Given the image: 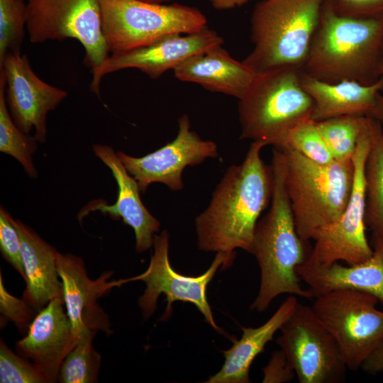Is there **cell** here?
<instances>
[{
	"label": "cell",
	"mask_w": 383,
	"mask_h": 383,
	"mask_svg": "<svg viewBox=\"0 0 383 383\" xmlns=\"http://www.w3.org/2000/svg\"><path fill=\"white\" fill-rule=\"evenodd\" d=\"M264 146L252 142L243 161L226 170L208 206L195 218L199 250L250 252L256 224L271 202L274 187L272 167L261 157Z\"/></svg>",
	"instance_id": "6da1fadb"
},
{
	"label": "cell",
	"mask_w": 383,
	"mask_h": 383,
	"mask_svg": "<svg viewBox=\"0 0 383 383\" xmlns=\"http://www.w3.org/2000/svg\"><path fill=\"white\" fill-rule=\"evenodd\" d=\"M371 246L372 255L364 262L324 266L308 259L296 272L314 298L333 290L352 289L370 294L383 305V239L372 234Z\"/></svg>",
	"instance_id": "d6986e66"
},
{
	"label": "cell",
	"mask_w": 383,
	"mask_h": 383,
	"mask_svg": "<svg viewBox=\"0 0 383 383\" xmlns=\"http://www.w3.org/2000/svg\"><path fill=\"white\" fill-rule=\"evenodd\" d=\"M300 76L290 67L257 73L238 102L240 139L281 148L296 126L312 119L314 103Z\"/></svg>",
	"instance_id": "5b68a950"
},
{
	"label": "cell",
	"mask_w": 383,
	"mask_h": 383,
	"mask_svg": "<svg viewBox=\"0 0 383 383\" xmlns=\"http://www.w3.org/2000/svg\"><path fill=\"white\" fill-rule=\"evenodd\" d=\"M117 155L144 193L152 183H162L173 192L182 189L185 167L216 158L218 152L213 141L201 139L191 129L189 116L183 114L178 119L177 136L171 142L143 157H133L121 151Z\"/></svg>",
	"instance_id": "4fadbf2b"
},
{
	"label": "cell",
	"mask_w": 383,
	"mask_h": 383,
	"mask_svg": "<svg viewBox=\"0 0 383 383\" xmlns=\"http://www.w3.org/2000/svg\"><path fill=\"white\" fill-rule=\"evenodd\" d=\"M301 84L314 103L315 121L343 116H366L383 89V79L372 84L343 80L327 82L313 78L301 70Z\"/></svg>",
	"instance_id": "7402d4cb"
},
{
	"label": "cell",
	"mask_w": 383,
	"mask_h": 383,
	"mask_svg": "<svg viewBox=\"0 0 383 383\" xmlns=\"http://www.w3.org/2000/svg\"><path fill=\"white\" fill-rule=\"evenodd\" d=\"M379 69L380 77L383 79V41H382V47H381V51H380ZM382 94H383V89L382 91Z\"/></svg>",
	"instance_id": "74e56055"
},
{
	"label": "cell",
	"mask_w": 383,
	"mask_h": 383,
	"mask_svg": "<svg viewBox=\"0 0 383 383\" xmlns=\"http://www.w3.org/2000/svg\"><path fill=\"white\" fill-rule=\"evenodd\" d=\"M0 72L5 76L6 101L13 121L26 134L34 130L37 141L44 142L48 113L67 97V92L40 79L26 55H6Z\"/></svg>",
	"instance_id": "9a60e30c"
},
{
	"label": "cell",
	"mask_w": 383,
	"mask_h": 383,
	"mask_svg": "<svg viewBox=\"0 0 383 383\" xmlns=\"http://www.w3.org/2000/svg\"><path fill=\"white\" fill-rule=\"evenodd\" d=\"M180 81L198 84L206 89L241 99L257 73L232 57L219 45L187 58L173 70Z\"/></svg>",
	"instance_id": "ffe728a7"
},
{
	"label": "cell",
	"mask_w": 383,
	"mask_h": 383,
	"mask_svg": "<svg viewBox=\"0 0 383 383\" xmlns=\"http://www.w3.org/2000/svg\"><path fill=\"white\" fill-rule=\"evenodd\" d=\"M57 267L62 282L66 312L76 341L88 330L111 335L109 317L98 299L108 294L112 288L124 284L123 279L109 281L112 272H105L96 279H91L82 259L72 254L58 252Z\"/></svg>",
	"instance_id": "2e32d148"
},
{
	"label": "cell",
	"mask_w": 383,
	"mask_h": 383,
	"mask_svg": "<svg viewBox=\"0 0 383 383\" xmlns=\"http://www.w3.org/2000/svg\"><path fill=\"white\" fill-rule=\"evenodd\" d=\"M383 16L352 18L324 5L301 70L327 82L343 80L372 84L379 81Z\"/></svg>",
	"instance_id": "3957f363"
},
{
	"label": "cell",
	"mask_w": 383,
	"mask_h": 383,
	"mask_svg": "<svg viewBox=\"0 0 383 383\" xmlns=\"http://www.w3.org/2000/svg\"><path fill=\"white\" fill-rule=\"evenodd\" d=\"M276 342L300 383H340L348 370L338 345L311 306L298 302Z\"/></svg>",
	"instance_id": "30bf717a"
},
{
	"label": "cell",
	"mask_w": 383,
	"mask_h": 383,
	"mask_svg": "<svg viewBox=\"0 0 383 383\" xmlns=\"http://www.w3.org/2000/svg\"><path fill=\"white\" fill-rule=\"evenodd\" d=\"M26 30L33 43L77 40L91 70L109 57L99 0H26Z\"/></svg>",
	"instance_id": "9c48e42d"
},
{
	"label": "cell",
	"mask_w": 383,
	"mask_h": 383,
	"mask_svg": "<svg viewBox=\"0 0 383 383\" xmlns=\"http://www.w3.org/2000/svg\"><path fill=\"white\" fill-rule=\"evenodd\" d=\"M6 79L0 72V151L16 159L31 177L37 175L33 162L37 140L23 132L13 121L6 101Z\"/></svg>",
	"instance_id": "d4e9b609"
},
{
	"label": "cell",
	"mask_w": 383,
	"mask_h": 383,
	"mask_svg": "<svg viewBox=\"0 0 383 383\" xmlns=\"http://www.w3.org/2000/svg\"><path fill=\"white\" fill-rule=\"evenodd\" d=\"M11 221L21 239L26 284L23 299L38 312L54 299L64 300L57 267L58 252L21 221Z\"/></svg>",
	"instance_id": "44dd1931"
},
{
	"label": "cell",
	"mask_w": 383,
	"mask_h": 383,
	"mask_svg": "<svg viewBox=\"0 0 383 383\" xmlns=\"http://www.w3.org/2000/svg\"><path fill=\"white\" fill-rule=\"evenodd\" d=\"M373 295L337 289L316 297L313 312L336 340L348 370L357 371L383 342V311Z\"/></svg>",
	"instance_id": "ba28073f"
},
{
	"label": "cell",
	"mask_w": 383,
	"mask_h": 383,
	"mask_svg": "<svg viewBox=\"0 0 383 383\" xmlns=\"http://www.w3.org/2000/svg\"><path fill=\"white\" fill-rule=\"evenodd\" d=\"M323 5L340 16L359 18L383 16V0H324Z\"/></svg>",
	"instance_id": "d6a6232c"
},
{
	"label": "cell",
	"mask_w": 383,
	"mask_h": 383,
	"mask_svg": "<svg viewBox=\"0 0 383 383\" xmlns=\"http://www.w3.org/2000/svg\"><path fill=\"white\" fill-rule=\"evenodd\" d=\"M366 116H343L316 121L318 129L333 159L353 160L359 137L367 124Z\"/></svg>",
	"instance_id": "484cf974"
},
{
	"label": "cell",
	"mask_w": 383,
	"mask_h": 383,
	"mask_svg": "<svg viewBox=\"0 0 383 383\" xmlns=\"http://www.w3.org/2000/svg\"><path fill=\"white\" fill-rule=\"evenodd\" d=\"M0 312L1 326L8 321H12L21 331H28L30 324L36 316V311L23 299H19L6 290L1 273L0 274Z\"/></svg>",
	"instance_id": "4dcf8cb0"
},
{
	"label": "cell",
	"mask_w": 383,
	"mask_h": 383,
	"mask_svg": "<svg viewBox=\"0 0 383 383\" xmlns=\"http://www.w3.org/2000/svg\"><path fill=\"white\" fill-rule=\"evenodd\" d=\"M277 149L284 156V186L297 233L304 240H314L346 207L354 180L353 160L321 164L289 147Z\"/></svg>",
	"instance_id": "277c9868"
},
{
	"label": "cell",
	"mask_w": 383,
	"mask_h": 383,
	"mask_svg": "<svg viewBox=\"0 0 383 383\" xmlns=\"http://www.w3.org/2000/svg\"><path fill=\"white\" fill-rule=\"evenodd\" d=\"M370 119L371 143L365 167V224L372 234L383 239V126Z\"/></svg>",
	"instance_id": "cb8c5ba5"
},
{
	"label": "cell",
	"mask_w": 383,
	"mask_h": 383,
	"mask_svg": "<svg viewBox=\"0 0 383 383\" xmlns=\"http://www.w3.org/2000/svg\"><path fill=\"white\" fill-rule=\"evenodd\" d=\"M96 331L88 330L76 341L65 357L58 381L62 383H94L98 380L101 355L92 345Z\"/></svg>",
	"instance_id": "4316f807"
},
{
	"label": "cell",
	"mask_w": 383,
	"mask_h": 383,
	"mask_svg": "<svg viewBox=\"0 0 383 383\" xmlns=\"http://www.w3.org/2000/svg\"><path fill=\"white\" fill-rule=\"evenodd\" d=\"M170 235L164 230L155 235L154 252L148 269L141 274L123 279L126 284L130 281L141 280L146 287L138 300L144 319L149 318L157 309L159 296L165 295L167 307L161 320L167 319L172 313V304L177 301L194 304L203 314L206 321L218 332L221 328L216 325L206 298V288L217 270L230 267L235 253L216 252L209 268L197 277H188L176 272L169 259Z\"/></svg>",
	"instance_id": "8fae6325"
},
{
	"label": "cell",
	"mask_w": 383,
	"mask_h": 383,
	"mask_svg": "<svg viewBox=\"0 0 383 383\" xmlns=\"http://www.w3.org/2000/svg\"><path fill=\"white\" fill-rule=\"evenodd\" d=\"M366 116L374 119L383 125V94L382 92L377 94L374 104L367 113Z\"/></svg>",
	"instance_id": "d590c367"
},
{
	"label": "cell",
	"mask_w": 383,
	"mask_h": 383,
	"mask_svg": "<svg viewBox=\"0 0 383 383\" xmlns=\"http://www.w3.org/2000/svg\"><path fill=\"white\" fill-rule=\"evenodd\" d=\"M361 369L371 375L383 372V342L366 359Z\"/></svg>",
	"instance_id": "e575fe53"
},
{
	"label": "cell",
	"mask_w": 383,
	"mask_h": 383,
	"mask_svg": "<svg viewBox=\"0 0 383 383\" xmlns=\"http://www.w3.org/2000/svg\"><path fill=\"white\" fill-rule=\"evenodd\" d=\"M284 147L295 150L318 163L329 164L335 160L318 129L316 121L313 119L296 126L289 133L282 148Z\"/></svg>",
	"instance_id": "f1b7e54d"
},
{
	"label": "cell",
	"mask_w": 383,
	"mask_h": 383,
	"mask_svg": "<svg viewBox=\"0 0 383 383\" xmlns=\"http://www.w3.org/2000/svg\"><path fill=\"white\" fill-rule=\"evenodd\" d=\"M14 353L0 342L1 383H45L46 379L33 363Z\"/></svg>",
	"instance_id": "f546056e"
},
{
	"label": "cell",
	"mask_w": 383,
	"mask_h": 383,
	"mask_svg": "<svg viewBox=\"0 0 383 383\" xmlns=\"http://www.w3.org/2000/svg\"><path fill=\"white\" fill-rule=\"evenodd\" d=\"M102 30L112 53L145 45L168 34L192 33L207 27L197 8L139 0H99Z\"/></svg>",
	"instance_id": "52a82bcc"
},
{
	"label": "cell",
	"mask_w": 383,
	"mask_h": 383,
	"mask_svg": "<svg viewBox=\"0 0 383 383\" xmlns=\"http://www.w3.org/2000/svg\"><path fill=\"white\" fill-rule=\"evenodd\" d=\"M249 0H209L213 8L217 10H228L241 6Z\"/></svg>",
	"instance_id": "8d00e7d4"
},
{
	"label": "cell",
	"mask_w": 383,
	"mask_h": 383,
	"mask_svg": "<svg viewBox=\"0 0 383 383\" xmlns=\"http://www.w3.org/2000/svg\"><path fill=\"white\" fill-rule=\"evenodd\" d=\"M271 167L274 187L270 207L255 226L250 252L260 270V285L250 309L267 310L274 298L282 294L314 298L303 288L296 272L299 265L310 257L309 241L297 233L290 201L284 181V156L274 149Z\"/></svg>",
	"instance_id": "7a4b0ae2"
},
{
	"label": "cell",
	"mask_w": 383,
	"mask_h": 383,
	"mask_svg": "<svg viewBox=\"0 0 383 383\" xmlns=\"http://www.w3.org/2000/svg\"><path fill=\"white\" fill-rule=\"evenodd\" d=\"M93 150L112 172L118 185L117 199L112 205L104 204L100 200L95 201L84 207L79 216L83 218L91 211H99L102 213L109 214L113 219L121 218L133 229L135 250L138 252L148 250L153 246L155 233L160 231L159 221L143 204L138 184L127 171L117 152L111 147L104 145H94Z\"/></svg>",
	"instance_id": "ac0fdd59"
},
{
	"label": "cell",
	"mask_w": 383,
	"mask_h": 383,
	"mask_svg": "<svg viewBox=\"0 0 383 383\" xmlns=\"http://www.w3.org/2000/svg\"><path fill=\"white\" fill-rule=\"evenodd\" d=\"M324 0H260L250 19L253 48L243 63L255 73L301 69Z\"/></svg>",
	"instance_id": "8992f818"
},
{
	"label": "cell",
	"mask_w": 383,
	"mask_h": 383,
	"mask_svg": "<svg viewBox=\"0 0 383 383\" xmlns=\"http://www.w3.org/2000/svg\"><path fill=\"white\" fill-rule=\"evenodd\" d=\"M139 1H145L148 3H152V4H167L171 0H139Z\"/></svg>",
	"instance_id": "f35d334b"
},
{
	"label": "cell",
	"mask_w": 383,
	"mask_h": 383,
	"mask_svg": "<svg viewBox=\"0 0 383 383\" xmlns=\"http://www.w3.org/2000/svg\"><path fill=\"white\" fill-rule=\"evenodd\" d=\"M12 217L2 206L0 209V250L3 257L21 275L26 274L21 257V239L11 221Z\"/></svg>",
	"instance_id": "1f68e13d"
},
{
	"label": "cell",
	"mask_w": 383,
	"mask_h": 383,
	"mask_svg": "<svg viewBox=\"0 0 383 383\" xmlns=\"http://www.w3.org/2000/svg\"><path fill=\"white\" fill-rule=\"evenodd\" d=\"M298 304L296 296L289 295L274 313L257 328L242 327L240 340L223 351L225 362L221 370L210 377L208 383H249L250 365L263 351L266 344L272 340L275 333L293 313Z\"/></svg>",
	"instance_id": "603a6c76"
},
{
	"label": "cell",
	"mask_w": 383,
	"mask_h": 383,
	"mask_svg": "<svg viewBox=\"0 0 383 383\" xmlns=\"http://www.w3.org/2000/svg\"><path fill=\"white\" fill-rule=\"evenodd\" d=\"M264 383L288 382L296 377L284 353L280 349L274 351L265 367L263 368Z\"/></svg>",
	"instance_id": "836d02e7"
},
{
	"label": "cell",
	"mask_w": 383,
	"mask_h": 383,
	"mask_svg": "<svg viewBox=\"0 0 383 383\" xmlns=\"http://www.w3.org/2000/svg\"><path fill=\"white\" fill-rule=\"evenodd\" d=\"M223 43L216 31L206 27L192 33L165 35L145 45L113 52L100 66L91 70L90 89L99 95L102 78L124 69H138L152 79L159 78L191 56Z\"/></svg>",
	"instance_id": "5bb4252c"
},
{
	"label": "cell",
	"mask_w": 383,
	"mask_h": 383,
	"mask_svg": "<svg viewBox=\"0 0 383 383\" xmlns=\"http://www.w3.org/2000/svg\"><path fill=\"white\" fill-rule=\"evenodd\" d=\"M370 121L368 118L353 157L354 180L350 199L339 218L315 238L309 258L314 263L328 266L343 261L351 265L372 255L365 234V167L371 143Z\"/></svg>",
	"instance_id": "7c38bea8"
},
{
	"label": "cell",
	"mask_w": 383,
	"mask_h": 383,
	"mask_svg": "<svg viewBox=\"0 0 383 383\" xmlns=\"http://www.w3.org/2000/svg\"><path fill=\"white\" fill-rule=\"evenodd\" d=\"M26 17V0H0V65L9 54L21 55Z\"/></svg>",
	"instance_id": "83f0119b"
},
{
	"label": "cell",
	"mask_w": 383,
	"mask_h": 383,
	"mask_svg": "<svg viewBox=\"0 0 383 383\" xmlns=\"http://www.w3.org/2000/svg\"><path fill=\"white\" fill-rule=\"evenodd\" d=\"M383 126V125H382Z\"/></svg>",
	"instance_id": "ab89813d"
},
{
	"label": "cell",
	"mask_w": 383,
	"mask_h": 383,
	"mask_svg": "<svg viewBox=\"0 0 383 383\" xmlns=\"http://www.w3.org/2000/svg\"><path fill=\"white\" fill-rule=\"evenodd\" d=\"M63 305L62 299L51 300L37 313L26 335L16 343L18 353L31 360L47 382L58 380L60 366L76 344Z\"/></svg>",
	"instance_id": "e0dca14e"
}]
</instances>
